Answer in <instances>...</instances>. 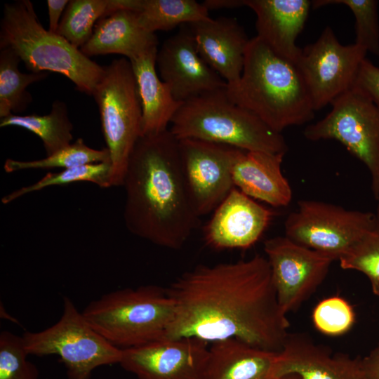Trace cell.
Masks as SVG:
<instances>
[{
  "instance_id": "obj_14",
  "label": "cell",
  "mask_w": 379,
  "mask_h": 379,
  "mask_svg": "<svg viewBox=\"0 0 379 379\" xmlns=\"http://www.w3.org/2000/svg\"><path fill=\"white\" fill-rule=\"evenodd\" d=\"M208 343L192 338H162L122 349L119 364L138 379H206Z\"/></svg>"
},
{
  "instance_id": "obj_26",
  "label": "cell",
  "mask_w": 379,
  "mask_h": 379,
  "mask_svg": "<svg viewBox=\"0 0 379 379\" xmlns=\"http://www.w3.org/2000/svg\"><path fill=\"white\" fill-rule=\"evenodd\" d=\"M21 61L10 48H0V118L26 110L32 101L27 88L45 79L48 72L22 73L18 69Z\"/></svg>"
},
{
  "instance_id": "obj_4",
  "label": "cell",
  "mask_w": 379,
  "mask_h": 379,
  "mask_svg": "<svg viewBox=\"0 0 379 379\" xmlns=\"http://www.w3.org/2000/svg\"><path fill=\"white\" fill-rule=\"evenodd\" d=\"M10 48L32 72H54L67 77L76 88L92 95L104 73L100 66L58 33L41 24L32 3L4 4L0 23V48Z\"/></svg>"
},
{
  "instance_id": "obj_11",
  "label": "cell",
  "mask_w": 379,
  "mask_h": 379,
  "mask_svg": "<svg viewBox=\"0 0 379 379\" xmlns=\"http://www.w3.org/2000/svg\"><path fill=\"white\" fill-rule=\"evenodd\" d=\"M366 51L355 43L342 45L327 26L318 39L302 48L295 63L314 111L331 104L354 84Z\"/></svg>"
},
{
  "instance_id": "obj_6",
  "label": "cell",
  "mask_w": 379,
  "mask_h": 379,
  "mask_svg": "<svg viewBox=\"0 0 379 379\" xmlns=\"http://www.w3.org/2000/svg\"><path fill=\"white\" fill-rule=\"evenodd\" d=\"M91 326L119 349L162 338L175 316L166 289L156 285L124 288L91 302L82 312Z\"/></svg>"
},
{
  "instance_id": "obj_22",
  "label": "cell",
  "mask_w": 379,
  "mask_h": 379,
  "mask_svg": "<svg viewBox=\"0 0 379 379\" xmlns=\"http://www.w3.org/2000/svg\"><path fill=\"white\" fill-rule=\"evenodd\" d=\"M158 49L154 48L129 60L135 77L142 105V135H155L167 130L182 102L177 101L156 71Z\"/></svg>"
},
{
  "instance_id": "obj_1",
  "label": "cell",
  "mask_w": 379,
  "mask_h": 379,
  "mask_svg": "<svg viewBox=\"0 0 379 379\" xmlns=\"http://www.w3.org/2000/svg\"><path fill=\"white\" fill-rule=\"evenodd\" d=\"M175 305L163 338H192L208 343L235 338L278 352L289 333L267 258L199 265L166 288Z\"/></svg>"
},
{
  "instance_id": "obj_27",
  "label": "cell",
  "mask_w": 379,
  "mask_h": 379,
  "mask_svg": "<svg viewBox=\"0 0 379 379\" xmlns=\"http://www.w3.org/2000/svg\"><path fill=\"white\" fill-rule=\"evenodd\" d=\"M110 13L111 0H71L56 33L80 49L91 37L97 22Z\"/></svg>"
},
{
  "instance_id": "obj_24",
  "label": "cell",
  "mask_w": 379,
  "mask_h": 379,
  "mask_svg": "<svg viewBox=\"0 0 379 379\" xmlns=\"http://www.w3.org/2000/svg\"><path fill=\"white\" fill-rule=\"evenodd\" d=\"M16 126L36 135L42 141L46 156L69 146L73 139V124L65 102L55 100L50 113L25 116L11 114L1 118L0 127Z\"/></svg>"
},
{
  "instance_id": "obj_13",
  "label": "cell",
  "mask_w": 379,
  "mask_h": 379,
  "mask_svg": "<svg viewBox=\"0 0 379 379\" xmlns=\"http://www.w3.org/2000/svg\"><path fill=\"white\" fill-rule=\"evenodd\" d=\"M182 173L197 215L213 212L234 185L231 165L237 148L197 139L179 140Z\"/></svg>"
},
{
  "instance_id": "obj_32",
  "label": "cell",
  "mask_w": 379,
  "mask_h": 379,
  "mask_svg": "<svg viewBox=\"0 0 379 379\" xmlns=\"http://www.w3.org/2000/svg\"><path fill=\"white\" fill-rule=\"evenodd\" d=\"M22 336L0 333V379H39L37 367L27 359Z\"/></svg>"
},
{
  "instance_id": "obj_35",
  "label": "cell",
  "mask_w": 379,
  "mask_h": 379,
  "mask_svg": "<svg viewBox=\"0 0 379 379\" xmlns=\"http://www.w3.org/2000/svg\"><path fill=\"white\" fill-rule=\"evenodd\" d=\"M68 0H48L46 1L48 13V30L56 33Z\"/></svg>"
},
{
  "instance_id": "obj_23",
  "label": "cell",
  "mask_w": 379,
  "mask_h": 379,
  "mask_svg": "<svg viewBox=\"0 0 379 379\" xmlns=\"http://www.w3.org/2000/svg\"><path fill=\"white\" fill-rule=\"evenodd\" d=\"M277 354L235 338L213 342L206 379H274Z\"/></svg>"
},
{
  "instance_id": "obj_18",
  "label": "cell",
  "mask_w": 379,
  "mask_h": 379,
  "mask_svg": "<svg viewBox=\"0 0 379 379\" xmlns=\"http://www.w3.org/2000/svg\"><path fill=\"white\" fill-rule=\"evenodd\" d=\"M201 57L227 84L241 75L249 39L244 27L233 18L215 19L188 25Z\"/></svg>"
},
{
  "instance_id": "obj_31",
  "label": "cell",
  "mask_w": 379,
  "mask_h": 379,
  "mask_svg": "<svg viewBox=\"0 0 379 379\" xmlns=\"http://www.w3.org/2000/svg\"><path fill=\"white\" fill-rule=\"evenodd\" d=\"M331 4H343L355 18V44L366 52L379 56V19L376 0H314L312 6L318 8Z\"/></svg>"
},
{
  "instance_id": "obj_34",
  "label": "cell",
  "mask_w": 379,
  "mask_h": 379,
  "mask_svg": "<svg viewBox=\"0 0 379 379\" xmlns=\"http://www.w3.org/2000/svg\"><path fill=\"white\" fill-rule=\"evenodd\" d=\"M352 88L366 95L379 107V67L364 58Z\"/></svg>"
},
{
  "instance_id": "obj_3",
  "label": "cell",
  "mask_w": 379,
  "mask_h": 379,
  "mask_svg": "<svg viewBox=\"0 0 379 379\" xmlns=\"http://www.w3.org/2000/svg\"><path fill=\"white\" fill-rule=\"evenodd\" d=\"M226 93L273 131L303 124L314 117L311 98L295 63L272 51L257 36L249 40L238 81Z\"/></svg>"
},
{
  "instance_id": "obj_17",
  "label": "cell",
  "mask_w": 379,
  "mask_h": 379,
  "mask_svg": "<svg viewBox=\"0 0 379 379\" xmlns=\"http://www.w3.org/2000/svg\"><path fill=\"white\" fill-rule=\"evenodd\" d=\"M273 216L271 209L234 187L204 227V240L215 250L248 248L260 239Z\"/></svg>"
},
{
  "instance_id": "obj_19",
  "label": "cell",
  "mask_w": 379,
  "mask_h": 379,
  "mask_svg": "<svg viewBox=\"0 0 379 379\" xmlns=\"http://www.w3.org/2000/svg\"><path fill=\"white\" fill-rule=\"evenodd\" d=\"M285 154L237 149L231 165L234 187L272 206H287L293 193L281 171Z\"/></svg>"
},
{
  "instance_id": "obj_33",
  "label": "cell",
  "mask_w": 379,
  "mask_h": 379,
  "mask_svg": "<svg viewBox=\"0 0 379 379\" xmlns=\"http://www.w3.org/2000/svg\"><path fill=\"white\" fill-rule=\"evenodd\" d=\"M312 321L321 333L338 336L349 331L355 321L352 305L344 298L332 296L325 298L314 307Z\"/></svg>"
},
{
  "instance_id": "obj_10",
  "label": "cell",
  "mask_w": 379,
  "mask_h": 379,
  "mask_svg": "<svg viewBox=\"0 0 379 379\" xmlns=\"http://www.w3.org/2000/svg\"><path fill=\"white\" fill-rule=\"evenodd\" d=\"M375 213L321 201L301 199L284 222L285 236L339 260L370 230Z\"/></svg>"
},
{
  "instance_id": "obj_21",
  "label": "cell",
  "mask_w": 379,
  "mask_h": 379,
  "mask_svg": "<svg viewBox=\"0 0 379 379\" xmlns=\"http://www.w3.org/2000/svg\"><path fill=\"white\" fill-rule=\"evenodd\" d=\"M155 33L143 29L134 11L120 9L101 18L90 39L80 48L87 57L120 54L132 60L157 48Z\"/></svg>"
},
{
  "instance_id": "obj_38",
  "label": "cell",
  "mask_w": 379,
  "mask_h": 379,
  "mask_svg": "<svg viewBox=\"0 0 379 379\" xmlns=\"http://www.w3.org/2000/svg\"><path fill=\"white\" fill-rule=\"evenodd\" d=\"M277 379H302L300 375L295 373H289L284 375Z\"/></svg>"
},
{
  "instance_id": "obj_36",
  "label": "cell",
  "mask_w": 379,
  "mask_h": 379,
  "mask_svg": "<svg viewBox=\"0 0 379 379\" xmlns=\"http://www.w3.org/2000/svg\"><path fill=\"white\" fill-rule=\"evenodd\" d=\"M361 364L366 379H379V343L361 358Z\"/></svg>"
},
{
  "instance_id": "obj_7",
  "label": "cell",
  "mask_w": 379,
  "mask_h": 379,
  "mask_svg": "<svg viewBox=\"0 0 379 379\" xmlns=\"http://www.w3.org/2000/svg\"><path fill=\"white\" fill-rule=\"evenodd\" d=\"M92 96L109 152L111 187L123 186L131 154L142 136V105L131 62L121 58L104 66Z\"/></svg>"
},
{
  "instance_id": "obj_2",
  "label": "cell",
  "mask_w": 379,
  "mask_h": 379,
  "mask_svg": "<svg viewBox=\"0 0 379 379\" xmlns=\"http://www.w3.org/2000/svg\"><path fill=\"white\" fill-rule=\"evenodd\" d=\"M123 186L127 230L158 246L182 248L199 216L185 184L178 140L169 129L138 139Z\"/></svg>"
},
{
  "instance_id": "obj_5",
  "label": "cell",
  "mask_w": 379,
  "mask_h": 379,
  "mask_svg": "<svg viewBox=\"0 0 379 379\" xmlns=\"http://www.w3.org/2000/svg\"><path fill=\"white\" fill-rule=\"evenodd\" d=\"M169 129L177 140L197 139L245 151L286 154L281 133L270 128L251 111L232 102L226 87L182 102Z\"/></svg>"
},
{
  "instance_id": "obj_25",
  "label": "cell",
  "mask_w": 379,
  "mask_h": 379,
  "mask_svg": "<svg viewBox=\"0 0 379 379\" xmlns=\"http://www.w3.org/2000/svg\"><path fill=\"white\" fill-rule=\"evenodd\" d=\"M135 13L139 25L153 33L211 18L208 11L194 0H140Z\"/></svg>"
},
{
  "instance_id": "obj_20",
  "label": "cell",
  "mask_w": 379,
  "mask_h": 379,
  "mask_svg": "<svg viewBox=\"0 0 379 379\" xmlns=\"http://www.w3.org/2000/svg\"><path fill=\"white\" fill-rule=\"evenodd\" d=\"M256 15L257 36L278 55L296 63L302 48L296 39L303 29L312 1L246 0Z\"/></svg>"
},
{
  "instance_id": "obj_9",
  "label": "cell",
  "mask_w": 379,
  "mask_h": 379,
  "mask_svg": "<svg viewBox=\"0 0 379 379\" xmlns=\"http://www.w3.org/2000/svg\"><path fill=\"white\" fill-rule=\"evenodd\" d=\"M322 119L307 126L304 136L310 140H335L367 168L374 197H379V107L352 88L331 104Z\"/></svg>"
},
{
  "instance_id": "obj_28",
  "label": "cell",
  "mask_w": 379,
  "mask_h": 379,
  "mask_svg": "<svg viewBox=\"0 0 379 379\" xmlns=\"http://www.w3.org/2000/svg\"><path fill=\"white\" fill-rule=\"evenodd\" d=\"M109 162V152L107 148L95 149L86 145L83 138H78L74 143L46 157L37 160L20 161L7 159L4 163V171L13 173L28 169H63L74 166Z\"/></svg>"
},
{
  "instance_id": "obj_39",
  "label": "cell",
  "mask_w": 379,
  "mask_h": 379,
  "mask_svg": "<svg viewBox=\"0 0 379 379\" xmlns=\"http://www.w3.org/2000/svg\"><path fill=\"white\" fill-rule=\"evenodd\" d=\"M378 201L377 208H376V212L375 213V215L379 218V197L376 199Z\"/></svg>"
},
{
  "instance_id": "obj_16",
  "label": "cell",
  "mask_w": 379,
  "mask_h": 379,
  "mask_svg": "<svg viewBox=\"0 0 379 379\" xmlns=\"http://www.w3.org/2000/svg\"><path fill=\"white\" fill-rule=\"evenodd\" d=\"M295 373L302 379H366L361 357L334 352L306 333H288L277 352L273 377Z\"/></svg>"
},
{
  "instance_id": "obj_30",
  "label": "cell",
  "mask_w": 379,
  "mask_h": 379,
  "mask_svg": "<svg viewBox=\"0 0 379 379\" xmlns=\"http://www.w3.org/2000/svg\"><path fill=\"white\" fill-rule=\"evenodd\" d=\"M341 268L356 270L368 278L372 292L379 296V218L339 260Z\"/></svg>"
},
{
  "instance_id": "obj_15",
  "label": "cell",
  "mask_w": 379,
  "mask_h": 379,
  "mask_svg": "<svg viewBox=\"0 0 379 379\" xmlns=\"http://www.w3.org/2000/svg\"><path fill=\"white\" fill-rule=\"evenodd\" d=\"M157 65L162 81L180 102L227 86L199 55L187 25H182L178 32L163 43L157 52Z\"/></svg>"
},
{
  "instance_id": "obj_29",
  "label": "cell",
  "mask_w": 379,
  "mask_h": 379,
  "mask_svg": "<svg viewBox=\"0 0 379 379\" xmlns=\"http://www.w3.org/2000/svg\"><path fill=\"white\" fill-rule=\"evenodd\" d=\"M110 163L102 162L65 168L57 173H48L35 183L22 187L5 195L2 197L1 202L4 204H8L27 194L46 187L66 185L77 182H91L100 187H110Z\"/></svg>"
},
{
  "instance_id": "obj_12",
  "label": "cell",
  "mask_w": 379,
  "mask_h": 379,
  "mask_svg": "<svg viewBox=\"0 0 379 379\" xmlns=\"http://www.w3.org/2000/svg\"><path fill=\"white\" fill-rule=\"evenodd\" d=\"M264 251L279 306L286 314L296 311L315 293L335 260L286 236L265 240Z\"/></svg>"
},
{
  "instance_id": "obj_8",
  "label": "cell",
  "mask_w": 379,
  "mask_h": 379,
  "mask_svg": "<svg viewBox=\"0 0 379 379\" xmlns=\"http://www.w3.org/2000/svg\"><path fill=\"white\" fill-rule=\"evenodd\" d=\"M22 336L29 355L58 356L68 379H90L96 368L119 364L121 358L122 350L98 333L67 296L55 324L41 331H26Z\"/></svg>"
},
{
  "instance_id": "obj_37",
  "label": "cell",
  "mask_w": 379,
  "mask_h": 379,
  "mask_svg": "<svg viewBox=\"0 0 379 379\" xmlns=\"http://www.w3.org/2000/svg\"><path fill=\"white\" fill-rule=\"evenodd\" d=\"M202 5L210 10L233 9L246 6V0H204Z\"/></svg>"
}]
</instances>
